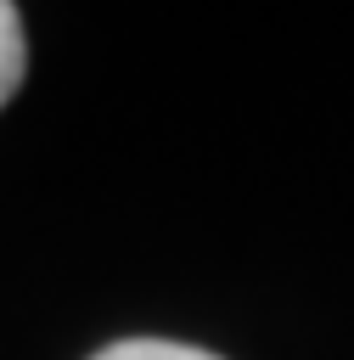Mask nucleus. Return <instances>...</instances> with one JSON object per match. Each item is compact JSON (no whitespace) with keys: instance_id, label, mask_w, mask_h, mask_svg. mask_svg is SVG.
<instances>
[{"instance_id":"1","label":"nucleus","mask_w":354,"mask_h":360,"mask_svg":"<svg viewBox=\"0 0 354 360\" xmlns=\"http://www.w3.org/2000/svg\"><path fill=\"white\" fill-rule=\"evenodd\" d=\"M22 68H28L22 17H17V6H6V0H0V107L22 90Z\"/></svg>"},{"instance_id":"2","label":"nucleus","mask_w":354,"mask_h":360,"mask_svg":"<svg viewBox=\"0 0 354 360\" xmlns=\"http://www.w3.org/2000/svg\"><path fill=\"white\" fill-rule=\"evenodd\" d=\"M90 360H219V354L191 349V343H169V338H124V343H112Z\"/></svg>"}]
</instances>
